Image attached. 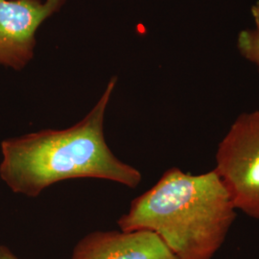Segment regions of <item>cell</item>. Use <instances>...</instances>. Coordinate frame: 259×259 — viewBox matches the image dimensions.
Wrapping results in <instances>:
<instances>
[{
  "label": "cell",
  "mask_w": 259,
  "mask_h": 259,
  "mask_svg": "<svg viewBox=\"0 0 259 259\" xmlns=\"http://www.w3.org/2000/svg\"><path fill=\"white\" fill-rule=\"evenodd\" d=\"M238 49L247 60L259 68V32L256 30H244L238 36Z\"/></svg>",
  "instance_id": "obj_6"
},
{
  "label": "cell",
  "mask_w": 259,
  "mask_h": 259,
  "mask_svg": "<svg viewBox=\"0 0 259 259\" xmlns=\"http://www.w3.org/2000/svg\"><path fill=\"white\" fill-rule=\"evenodd\" d=\"M71 259H179L155 232H93L79 241Z\"/></svg>",
  "instance_id": "obj_5"
},
{
  "label": "cell",
  "mask_w": 259,
  "mask_h": 259,
  "mask_svg": "<svg viewBox=\"0 0 259 259\" xmlns=\"http://www.w3.org/2000/svg\"><path fill=\"white\" fill-rule=\"evenodd\" d=\"M64 0H0V62L23 65L34 45L38 26Z\"/></svg>",
  "instance_id": "obj_4"
},
{
  "label": "cell",
  "mask_w": 259,
  "mask_h": 259,
  "mask_svg": "<svg viewBox=\"0 0 259 259\" xmlns=\"http://www.w3.org/2000/svg\"><path fill=\"white\" fill-rule=\"evenodd\" d=\"M115 83L116 78L111 79L93 110L74 126L1 142L0 178L13 192L34 198L56 183L84 178L139 186L141 173L114 156L104 135L105 112Z\"/></svg>",
  "instance_id": "obj_1"
},
{
  "label": "cell",
  "mask_w": 259,
  "mask_h": 259,
  "mask_svg": "<svg viewBox=\"0 0 259 259\" xmlns=\"http://www.w3.org/2000/svg\"><path fill=\"white\" fill-rule=\"evenodd\" d=\"M214 169L234 207L259 219V111L232 123L218 145Z\"/></svg>",
  "instance_id": "obj_3"
},
{
  "label": "cell",
  "mask_w": 259,
  "mask_h": 259,
  "mask_svg": "<svg viewBox=\"0 0 259 259\" xmlns=\"http://www.w3.org/2000/svg\"><path fill=\"white\" fill-rule=\"evenodd\" d=\"M251 15L256 25V31L259 32V1L251 7Z\"/></svg>",
  "instance_id": "obj_8"
},
{
  "label": "cell",
  "mask_w": 259,
  "mask_h": 259,
  "mask_svg": "<svg viewBox=\"0 0 259 259\" xmlns=\"http://www.w3.org/2000/svg\"><path fill=\"white\" fill-rule=\"evenodd\" d=\"M235 207L215 169L200 175L168 169L117 221L123 232H155L179 259H210L235 219Z\"/></svg>",
  "instance_id": "obj_2"
},
{
  "label": "cell",
  "mask_w": 259,
  "mask_h": 259,
  "mask_svg": "<svg viewBox=\"0 0 259 259\" xmlns=\"http://www.w3.org/2000/svg\"><path fill=\"white\" fill-rule=\"evenodd\" d=\"M0 259H19L14 252L6 246H0Z\"/></svg>",
  "instance_id": "obj_7"
}]
</instances>
